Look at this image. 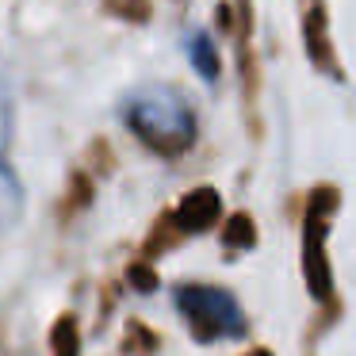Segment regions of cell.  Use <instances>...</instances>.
<instances>
[{"label": "cell", "mask_w": 356, "mask_h": 356, "mask_svg": "<svg viewBox=\"0 0 356 356\" xmlns=\"http://www.w3.org/2000/svg\"><path fill=\"white\" fill-rule=\"evenodd\" d=\"M188 62H192V70L203 81H218V54H215V42H211L207 31L188 35Z\"/></svg>", "instance_id": "52a82bcc"}, {"label": "cell", "mask_w": 356, "mask_h": 356, "mask_svg": "<svg viewBox=\"0 0 356 356\" xmlns=\"http://www.w3.org/2000/svg\"><path fill=\"white\" fill-rule=\"evenodd\" d=\"M307 50L310 58L318 62V70L330 73V77H341V70L333 65V50H330V39H325V16H322V0H314V12L307 16Z\"/></svg>", "instance_id": "8992f818"}, {"label": "cell", "mask_w": 356, "mask_h": 356, "mask_svg": "<svg viewBox=\"0 0 356 356\" xmlns=\"http://www.w3.org/2000/svg\"><path fill=\"white\" fill-rule=\"evenodd\" d=\"M330 203H333V195H318V203L307 215V276H310V291L318 299H330V268L322 261V234H325L322 207H330Z\"/></svg>", "instance_id": "3957f363"}, {"label": "cell", "mask_w": 356, "mask_h": 356, "mask_svg": "<svg viewBox=\"0 0 356 356\" xmlns=\"http://www.w3.org/2000/svg\"><path fill=\"white\" fill-rule=\"evenodd\" d=\"M24 215V184L12 172V165L0 157V234H8Z\"/></svg>", "instance_id": "277c9868"}, {"label": "cell", "mask_w": 356, "mask_h": 356, "mask_svg": "<svg viewBox=\"0 0 356 356\" xmlns=\"http://www.w3.org/2000/svg\"><path fill=\"white\" fill-rule=\"evenodd\" d=\"M215 218H218V195L211 192V188L192 192L184 203H180V211H177V222L184 226V230H207Z\"/></svg>", "instance_id": "5b68a950"}, {"label": "cell", "mask_w": 356, "mask_h": 356, "mask_svg": "<svg viewBox=\"0 0 356 356\" xmlns=\"http://www.w3.org/2000/svg\"><path fill=\"white\" fill-rule=\"evenodd\" d=\"M177 310L195 325L200 337H241L245 333L241 302L222 287H207V284L177 287Z\"/></svg>", "instance_id": "7a4b0ae2"}, {"label": "cell", "mask_w": 356, "mask_h": 356, "mask_svg": "<svg viewBox=\"0 0 356 356\" xmlns=\"http://www.w3.org/2000/svg\"><path fill=\"white\" fill-rule=\"evenodd\" d=\"M123 123L138 142H146L154 154L177 157L195 142V115L188 100L169 85H149L127 96Z\"/></svg>", "instance_id": "6da1fadb"}]
</instances>
